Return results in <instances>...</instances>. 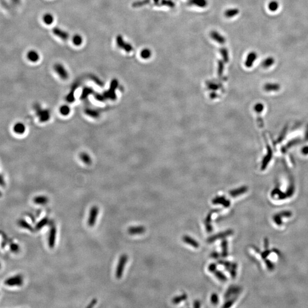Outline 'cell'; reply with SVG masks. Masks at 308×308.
I'll use <instances>...</instances> for the list:
<instances>
[{
	"label": "cell",
	"instance_id": "1",
	"mask_svg": "<svg viewBox=\"0 0 308 308\" xmlns=\"http://www.w3.org/2000/svg\"><path fill=\"white\" fill-rule=\"evenodd\" d=\"M128 256L127 255L123 254L122 256H120L115 272V277L117 279H120L122 278L123 276L124 266H126Z\"/></svg>",
	"mask_w": 308,
	"mask_h": 308
},
{
	"label": "cell",
	"instance_id": "2",
	"mask_svg": "<svg viewBox=\"0 0 308 308\" xmlns=\"http://www.w3.org/2000/svg\"><path fill=\"white\" fill-rule=\"evenodd\" d=\"M23 279L21 275H17L9 277L6 279L5 284L8 287L14 288L16 286H21L23 285Z\"/></svg>",
	"mask_w": 308,
	"mask_h": 308
},
{
	"label": "cell",
	"instance_id": "3",
	"mask_svg": "<svg viewBox=\"0 0 308 308\" xmlns=\"http://www.w3.org/2000/svg\"><path fill=\"white\" fill-rule=\"evenodd\" d=\"M99 208L97 206L94 205L91 207L90 211V214L88 220V224L90 227H94L97 219V216L99 214Z\"/></svg>",
	"mask_w": 308,
	"mask_h": 308
},
{
	"label": "cell",
	"instance_id": "4",
	"mask_svg": "<svg viewBox=\"0 0 308 308\" xmlns=\"http://www.w3.org/2000/svg\"><path fill=\"white\" fill-rule=\"evenodd\" d=\"M57 229L55 225H52L50 230L48 238V244L50 248H53L55 246V240H56Z\"/></svg>",
	"mask_w": 308,
	"mask_h": 308
},
{
	"label": "cell",
	"instance_id": "5",
	"mask_svg": "<svg viewBox=\"0 0 308 308\" xmlns=\"http://www.w3.org/2000/svg\"><path fill=\"white\" fill-rule=\"evenodd\" d=\"M54 70L57 74L58 75L59 77L62 79H65L68 78V73L66 70L65 67L61 64L60 63L56 64L54 66Z\"/></svg>",
	"mask_w": 308,
	"mask_h": 308
},
{
	"label": "cell",
	"instance_id": "6",
	"mask_svg": "<svg viewBox=\"0 0 308 308\" xmlns=\"http://www.w3.org/2000/svg\"><path fill=\"white\" fill-rule=\"evenodd\" d=\"M257 58V55L256 52H251L246 56V60L245 62V65L246 68H250L253 66V63Z\"/></svg>",
	"mask_w": 308,
	"mask_h": 308
},
{
	"label": "cell",
	"instance_id": "7",
	"mask_svg": "<svg viewBox=\"0 0 308 308\" xmlns=\"http://www.w3.org/2000/svg\"><path fill=\"white\" fill-rule=\"evenodd\" d=\"M210 36L212 39H214L216 42H218L220 44H224L226 41L224 36H222L221 34L216 31L212 32L210 34Z\"/></svg>",
	"mask_w": 308,
	"mask_h": 308
},
{
	"label": "cell",
	"instance_id": "8",
	"mask_svg": "<svg viewBox=\"0 0 308 308\" xmlns=\"http://www.w3.org/2000/svg\"><path fill=\"white\" fill-rule=\"evenodd\" d=\"M146 230L145 228L142 226H138V227H131L129 228L128 233L131 235H139L144 233Z\"/></svg>",
	"mask_w": 308,
	"mask_h": 308
},
{
	"label": "cell",
	"instance_id": "9",
	"mask_svg": "<svg viewBox=\"0 0 308 308\" xmlns=\"http://www.w3.org/2000/svg\"><path fill=\"white\" fill-rule=\"evenodd\" d=\"M26 131V127L21 122L16 123L13 126V131L17 134H23Z\"/></svg>",
	"mask_w": 308,
	"mask_h": 308
},
{
	"label": "cell",
	"instance_id": "10",
	"mask_svg": "<svg viewBox=\"0 0 308 308\" xmlns=\"http://www.w3.org/2000/svg\"><path fill=\"white\" fill-rule=\"evenodd\" d=\"M27 58L32 62H37L39 59V54L35 50H30L27 54Z\"/></svg>",
	"mask_w": 308,
	"mask_h": 308
},
{
	"label": "cell",
	"instance_id": "11",
	"mask_svg": "<svg viewBox=\"0 0 308 308\" xmlns=\"http://www.w3.org/2000/svg\"><path fill=\"white\" fill-rule=\"evenodd\" d=\"M33 201L36 204L44 205L46 204L49 201V199L46 196L41 195V196H37L34 198Z\"/></svg>",
	"mask_w": 308,
	"mask_h": 308
},
{
	"label": "cell",
	"instance_id": "12",
	"mask_svg": "<svg viewBox=\"0 0 308 308\" xmlns=\"http://www.w3.org/2000/svg\"><path fill=\"white\" fill-rule=\"evenodd\" d=\"M239 13V10L237 8H232L226 10L224 13V16L227 18H233Z\"/></svg>",
	"mask_w": 308,
	"mask_h": 308
},
{
	"label": "cell",
	"instance_id": "13",
	"mask_svg": "<svg viewBox=\"0 0 308 308\" xmlns=\"http://www.w3.org/2000/svg\"><path fill=\"white\" fill-rule=\"evenodd\" d=\"M42 20H43V23H45V24L48 25H52L53 23H54V18L53 15H52V14L46 13L43 16Z\"/></svg>",
	"mask_w": 308,
	"mask_h": 308
},
{
	"label": "cell",
	"instance_id": "14",
	"mask_svg": "<svg viewBox=\"0 0 308 308\" xmlns=\"http://www.w3.org/2000/svg\"><path fill=\"white\" fill-rule=\"evenodd\" d=\"M280 88L279 84L277 83H266L264 88L267 91H278Z\"/></svg>",
	"mask_w": 308,
	"mask_h": 308
},
{
	"label": "cell",
	"instance_id": "15",
	"mask_svg": "<svg viewBox=\"0 0 308 308\" xmlns=\"http://www.w3.org/2000/svg\"><path fill=\"white\" fill-rule=\"evenodd\" d=\"M49 223V219L48 217H45L43 219H42V220L39 221V222L36 224V227H35V229L36 230H41L42 228L46 226L47 224H48Z\"/></svg>",
	"mask_w": 308,
	"mask_h": 308
},
{
	"label": "cell",
	"instance_id": "16",
	"mask_svg": "<svg viewBox=\"0 0 308 308\" xmlns=\"http://www.w3.org/2000/svg\"><path fill=\"white\" fill-rule=\"evenodd\" d=\"M275 63V59L271 57H269L265 59L261 63V65L264 68H269L272 66Z\"/></svg>",
	"mask_w": 308,
	"mask_h": 308
},
{
	"label": "cell",
	"instance_id": "17",
	"mask_svg": "<svg viewBox=\"0 0 308 308\" xmlns=\"http://www.w3.org/2000/svg\"><path fill=\"white\" fill-rule=\"evenodd\" d=\"M190 3L199 8H205L208 5L207 0H191Z\"/></svg>",
	"mask_w": 308,
	"mask_h": 308
},
{
	"label": "cell",
	"instance_id": "18",
	"mask_svg": "<svg viewBox=\"0 0 308 308\" xmlns=\"http://www.w3.org/2000/svg\"><path fill=\"white\" fill-rule=\"evenodd\" d=\"M140 57L144 59H148L150 58V57H151L152 52L150 49H147V48L143 49L140 52Z\"/></svg>",
	"mask_w": 308,
	"mask_h": 308
},
{
	"label": "cell",
	"instance_id": "19",
	"mask_svg": "<svg viewBox=\"0 0 308 308\" xmlns=\"http://www.w3.org/2000/svg\"><path fill=\"white\" fill-rule=\"evenodd\" d=\"M73 42L74 45L77 46H81L83 42V38L81 35L75 34L73 37Z\"/></svg>",
	"mask_w": 308,
	"mask_h": 308
},
{
	"label": "cell",
	"instance_id": "20",
	"mask_svg": "<svg viewBox=\"0 0 308 308\" xmlns=\"http://www.w3.org/2000/svg\"><path fill=\"white\" fill-rule=\"evenodd\" d=\"M279 4L278 2L276 1H275V0L270 1L268 4V9L270 11H271L272 12H276V10H277V9H279Z\"/></svg>",
	"mask_w": 308,
	"mask_h": 308
},
{
	"label": "cell",
	"instance_id": "21",
	"mask_svg": "<svg viewBox=\"0 0 308 308\" xmlns=\"http://www.w3.org/2000/svg\"><path fill=\"white\" fill-rule=\"evenodd\" d=\"M19 225L20 227H23V228L29 230L30 231L33 230V228L32 226L25 220H23H23H20L19 221Z\"/></svg>",
	"mask_w": 308,
	"mask_h": 308
},
{
	"label": "cell",
	"instance_id": "22",
	"mask_svg": "<svg viewBox=\"0 0 308 308\" xmlns=\"http://www.w3.org/2000/svg\"><path fill=\"white\" fill-rule=\"evenodd\" d=\"M220 53L225 62H228L229 61V54L227 49L223 48L220 50Z\"/></svg>",
	"mask_w": 308,
	"mask_h": 308
},
{
	"label": "cell",
	"instance_id": "23",
	"mask_svg": "<svg viewBox=\"0 0 308 308\" xmlns=\"http://www.w3.org/2000/svg\"><path fill=\"white\" fill-rule=\"evenodd\" d=\"M183 240L185 242H186L187 243L189 244L192 246H194V247H198V244L197 243V242L195 240H193V239H192L191 237L185 236L183 238Z\"/></svg>",
	"mask_w": 308,
	"mask_h": 308
},
{
	"label": "cell",
	"instance_id": "24",
	"mask_svg": "<svg viewBox=\"0 0 308 308\" xmlns=\"http://www.w3.org/2000/svg\"><path fill=\"white\" fill-rule=\"evenodd\" d=\"M70 109L68 106H62L60 108V113L63 115H68L70 113Z\"/></svg>",
	"mask_w": 308,
	"mask_h": 308
},
{
	"label": "cell",
	"instance_id": "25",
	"mask_svg": "<svg viewBox=\"0 0 308 308\" xmlns=\"http://www.w3.org/2000/svg\"><path fill=\"white\" fill-rule=\"evenodd\" d=\"M272 152L270 151L269 154H268V155L265 156V158L264 160L263 161V164L262 165V169H264L265 167L266 164H268V163H269L270 160L271 159V157H272Z\"/></svg>",
	"mask_w": 308,
	"mask_h": 308
},
{
	"label": "cell",
	"instance_id": "26",
	"mask_svg": "<svg viewBox=\"0 0 308 308\" xmlns=\"http://www.w3.org/2000/svg\"><path fill=\"white\" fill-rule=\"evenodd\" d=\"M246 189L245 188H242L241 189H239V190H235V191H233L231 192H230V195L233 196H237L238 195H240V194H242L243 192H245L246 191Z\"/></svg>",
	"mask_w": 308,
	"mask_h": 308
},
{
	"label": "cell",
	"instance_id": "27",
	"mask_svg": "<svg viewBox=\"0 0 308 308\" xmlns=\"http://www.w3.org/2000/svg\"><path fill=\"white\" fill-rule=\"evenodd\" d=\"M81 159H82V160L84 162L86 163H89L91 162L90 157L87 154H86V153L82 154L81 156Z\"/></svg>",
	"mask_w": 308,
	"mask_h": 308
},
{
	"label": "cell",
	"instance_id": "28",
	"mask_svg": "<svg viewBox=\"0 0 308 308\" xmlns=\"http://www.w3.org/2000/svg\"><path fill=\"white\" fill-rule=\"evenodd\" d=\"M223 68H224V65H223V62L219 61V67H218V73H219V74L220 75L221 74L223 73Z\"/></svg>",
	"mask_w": 308,
	"mask_h": 308
},
{
	"label": "cell",
	"instance_id": "29",
	"mask_svg": "<svg viewBox=\"0 0 308 308\" xmlns=\"http://www.w3.org/2000/svg\"><path fill=\"white\" fill-rule=\"evenodd\" d=\"M97 303V300L94 298L91 301V302L88 305L87 307L88 308H93V307H94L95 305H96Z\"/></svg>",
	"mask_w": 308,
	"mask_h": 308
},
{
	"label": "cell",
	"instance_id": "30",
	"mask_svg": "<svg viewBox=\"0 0 308 308\" xmlns=\"http://www.w3.org/2000/svg\"><path fill=\"white\" fill-rule=\"evenodd\" d=\"M255 109L257 112H261L263 110V105L261 104H257Z\"/></svg>",
	"mask_w": 308,
	"mask_h": 308
},
{
	"label": "cell",
	"instance_id": "31",
	"mask_svg": "<svg viewBox=\"0 0 308 308\" xmlns=\"http://www.w3.org/2000/svg\"><path fill=\"white\" fill-rule=\"evenodd\" d=\"M11 1H12L13 2V3H14L15 5H20V3H21V0H11Z\"/></svg>",
	"mask_w": 308,
	"mask_h": 308
},
{
	"label": "cell",
	"instance_id": "32",
	"mask_svg": "<svg viewBox=\"0 0 308 308\" xmlns=\"http://www.w3.org/2000/svg\"><path fill=\"white\" fill-rule=\"evenodd\" d=\"M302 152H303L304 154H308V147H305V148L303 149V150H302Z\"/></svg>",
	"mask_w": 308,
	"mask_h": 308
},
{
	"label": "cell",
	"instance_id": "33",
	"mask_svg": "<svg viewBox=\"0 0 308 308\" xmlns=\"http://www.w3.org/2000/svg\"><path fill=\"white\" fill-rule=\"evenodd\" d=\"M154 1H155V2H158V1H159V0H154Z\"/></svg>",
	"mask_w": 308,
	"mask_h": 308
},
{
	"label": "cell",
	"instance_id": "34",
	"mask_svg": "<svg viewBox=\"0 0 308 308\" xmlns=\"http://www.w3.org/2000/svg\"><path fill=\"white\" fill-rule=\"evenodd\" d=\"M0 268H1V264H0Z\"/></svg>",
	"mask_w": 308,
	"mask_h": 308
}]
</instances>
